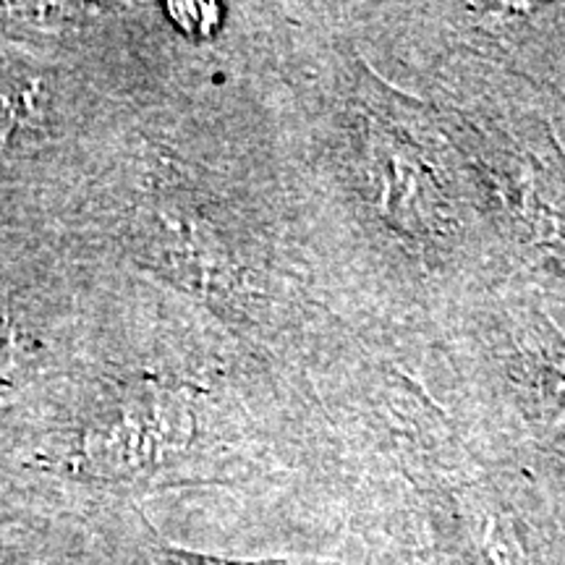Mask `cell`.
<instances>
[{
	"instance_id": "2",
	"label": "cell",
	"mask_w": 565,
	"mask_h": 565,
	"mask_svg": "<svg viewBox=\"0 0 565 565\" xmlns=\"http://www.w3.org/2000/svg\"><path fill=\"white\" fill-rule=\"evenodd\" d=\"M24 95L26 92H21L17 84L0 76V141L9 139L24 118Z\"/></svg>"
},
{
	"instance_id": "3",
	"label": "cell",
	"mask_w": 565,
	"mask_h": 565,
	"mask_svg": "<svg viewBox=\"0 0 565 565\" xmlns=\"http://www.w3.org/2000/svg\"><path fill=\"white\" fill-rule=\"evenodd\" d=\"M168 9H171L173 19H179V24H181L186 32H194L196 21H202L204 30L210 32L212 24H215V21H217L215 6H202V3H186V6H181V3H171V6H168Z\"/></svg>"
},
{
	"instance_id": "4",
	"label": "cell",
	"mask_w": 565,
	"mask_h": 565,
	"mask_svg": "<svg viewBox=\"0 0 565 565\" xmlns=\"http://www.w3.org/2000/svg\"><path fill=\"white\" fill-rule=\"evenodd\" d=\"M173 565H286L280 561H263V563H244V561H223V557L189 553V550H168Z\"/></svg>"
},
{
	"instance_id": "1",
	"label": "cell",
	"mask_w": 565,
	"mask_h": 565,
	"mask_svg": "<svg viewBox=\"0 0 565 565\" xmlns=\"http://www.w3.org/2000/svg\"><path fill=\"white\" fill-rule=\"evenodd\" d=\"M181 427L183 422L168 412V404L131 406L89 435L87 458L103 471L147 469L181 448Z\"/></svg>"
}]
</instances>
